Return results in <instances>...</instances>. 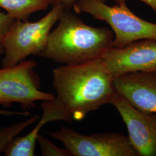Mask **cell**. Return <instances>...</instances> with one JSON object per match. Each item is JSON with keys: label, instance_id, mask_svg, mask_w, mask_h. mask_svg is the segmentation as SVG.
Segmentation results:
<instances>
[{"label": "cell", "instance_id": "1", "mask_svg": "<svg viewBox=\"0 0 156 156\" xmlns=\"http://www.w3.org/2000/svg\"><path fill=\"white\" fill-rule=\"evenodd\" d=\"M54 101L72 120L81 121L90 112L110 104L116 90L114 78L101 58L53 70Z\"/></svg>", "mask_w": 156, "mask_h": 156}, {"label": "cell", "instance_id": "2", "mask_svg": "<svg viewBox=\"0 0 156 156\" xmlns=\"http://www.w3.org/2000/svg\"><path fill=\"white\" fill-rule=\"evenodd\" d=\"M58 24L50 32L41 56L63 65L100 58L112 47L113 34L106 27L86 24L69 10H64Z\"/></svg>", "mask_w": 156, "mask_h": 156}, {"label": "cell", "instance_id": "3", "mask_svg": "<svg viewBox=\"0 0 156 156\" xmlns=\"http://www.w3.org/2000/svg\"><path fill=\"white\" fill-rule=\"evenodd\" d=\"M75 13H85L106 22L115 35L112 47L123 48L142 39H156V24L135 15L126 1L109 6L100 0H77L73 6Z\"/></svg>", "mask_w": 156, "mask_h": 156}, {"label": "cell", "instance_id": "4", "mask_svg": "<svg viewBox=\"0 0 156 156\" xmlns=\"http://www.w3.org/2000/svg\"><path fill=\"white\" fill-rule=\"evenodd\" d=\"M65 9L61 4H56L38 21L15 20L3 41L4 51L2 67L13 66L31 55L41 56L51 28Z\"/></svg>", "mask_w": 156, "mask_h": 156}, {"label": "cell", "instance_id": "5", "mask_svg": "<svg viewBox=\"0 0 156 156\" xmlns=\"http://www.w3.org/2000/svg\"><path fill=\"white\" fill-rule=\"evenodd\" d=\"M37 62L31 59L0 68V105L9 107L16 103L25 109H33L36 107V102L55 98L54 94L41 90L40 78L35 72Z\"/></svg>", "mask_w": 156, "mask_h": 156}, {"label": "cell", "instance_id": "6", "mask_svg": "<svg viewBox=\"0 0 156 156\" xmlns=\"http://www.w3.org/2000/svg\"><path fill=\"white\" fill-rule=\"evenodd\" d=\"M46 133L61 142L72 156H138L128 136L119 133L85 135L64 126L56 131Z\"/></svg>", "mask_w": 156, "mask_h": 156}, {"label": "cell", "instance_id": "7", "mask_svg": "<svg viewBox=\"0 0 156 156\" xmlns=\"http://www.w3.org/2000/svg\"><path fill=\"white\" fill-rule=\"evenodd\" d=\"M113 78L128 73H156V40L142 39L111 47L101 57Z\"/></svg>", "mask_w": 156, "mask_h": 156}, {"label": "cell", "instance_id": "8", "mask_svg": "<svg viewBox=\"0 0 156 156\" xmlns=\"http://www.w3.org/2000/svg\"><path fill=\"white\" fill-rule=\"evenodd\" d=\"M110 104L126 124L128 139L138 156H156V115L136 109L116 92Z\"/></svg>", "mask_w": 156, "mask_h": 156}, {"label": "cell", "instance_id": "9", "mask_svg": "<svg viewBox=\"0 0 156 156\" xmlns=\"http://www.w3.org/2000/svg\"><path fill=\"white\" fill-rule=\"evenodd\" d=\"M116 92L140 111L156 114V73H128L114 78Z\"/></svg>", "mask_w": 156, "mask_h": 156}, {"label": "cell", "instance_id": "10", "mask_svg": "<svg viewBox=\"0 0 156 156\" xmlns=\"http://www.w3.org/2000/svg\"><path fill=\"white\" fill-rule=\"evenodd\" d=\"M42 115L39 117L37 124L27 134L16 136L7 146L4 154L6 156H34L37 137L42 128L47 123L62 120L68 122L66 114L53 101H42Z\"/></svg>", "mask_w": 156, "mask_h": 156}, {"label": "cell", "instance_id": "11", "mask_svg": "<svg viewBox=\"0 0 156 156\" xmlns=\"http://www.w3.org/2000/svg\"><path fill=\"white\" fill-rule=\"evenodd\" d=\"M49 0H0V8L15 20H27L37 12L46 9Z\"/></svg>", "mask_w": 156, "mask_h": 156}, {"label": "cell", "instance_id": "12", "mask_svg": "<svg viewBox=\"0 0 156 156\" xmlns=\"http://www.w3.org/2000/svg\"><path fill=\"white\" fill-rule=\"evenodd\" d=\"M39 117L40 116L36 115L27 120L14 123L9 126L0 127V154L4 153L6 147L12 140L28 126L38 121Z\"/></svg>", "mask_w": 156, "mask_h": 156}, {"label": "cell", "instance_id": "13", "mask_svg": "<svg viewBox=\"0 0 156 156\" xmlns=\"http://www.w3.org/2000/svg\"><path fill=\"white\" fill-rule=\"evenodd\" d=\"M42 155L43 156H71V154L66 148H60L54 145L50 140L39 134L37 137Z\"/></svg>", "mask_w": 156, "mask_h": 156}, {"label": "cell", "instance_id": "14", "mask_svg": "<svg viewBox=\"0 0 156 156\" xmlns=\"http://www.w3.org/2000/svg\"><path fill=\"white\" fill-rule=\"evenodd\" d=\"M15 20L6 12L0 11V55L4 54L3 41L6 34Z\"/></svg>", "mask_w": 156, "mask_h": 156}, {"label": "cell", "instance_id": "15", "mask_svg": "<svg viewBox=\"0 0 156 156\" xmlns=\"http://www.w3.org/2000/svg\"><path fill=\"white\" fill-rule=\"evenodd\" d=\"M51 5L61 4L66 9L70 10L77 0H49Z\"/></svg>", "mask_w": 156, "mask_h": 156}, {"label": "cell", "instance_id": "16", "mask_svg": "<svg viewBox=\"0 0 156 156\" xmlns=\"http://www.w3.org/2000/svg\"><path fill=\"white\" fill-rule=\"evenodd\" d=\"M0 115H3V116L19 115V116H24V117H27L28 116H30L31 114L30 113V112L28 111H12L0 109Z\"/></svg>", "mask_w": 156, "mask_h": 156}, {"label": "cell", "instance_id": "17", "mask_svg": "<svg viewBox=\"0 0 156 156\" xmlns=\"http://www.w3.org/2000/svg\"><path fill=\"white\" fill-rule=\"evenodd\" d=\"M114 1L116 3L126 1V0H114ZM140 1L145 2V4H146L147 5L149 6L156 13V0H140Z\"/></svg>", "mask_w": 156, "mask_h": 156}, {"label": "cell", "instance_id": "18", "mask_svg": "<svg viewBox=\"0 0 156 156\" xmlns=\"http://www.w3.org/2000/svg\"><path fill=\"white\" fill-rule=\"evenodd\" d=\"M100 1H104V2H106L107 0H100Z\"/></svg>", "mask_w": 156, "mask_h": 156}]
</instances>
